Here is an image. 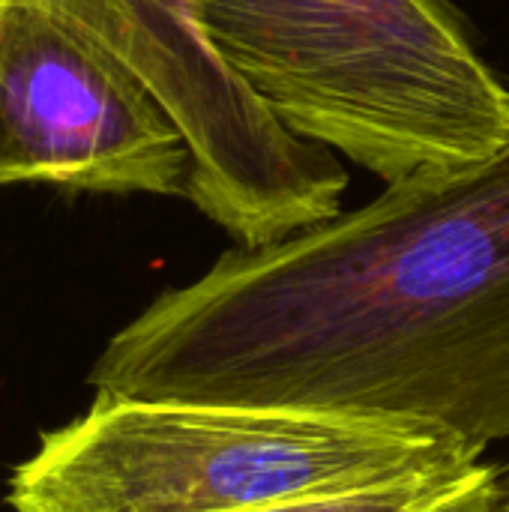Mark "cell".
Wrapping results in <instances>:
<instances>
[{"mask_svg": "<svg viewBox=\"0 0 509 512\" xmlns=\"http://www.w3.org/2000/svg\"><path fill=\"white\" fill-rule=\"evenodd\" d=\"M201 18L291 135L384 183L509 153V87L444 0H201Z\"/></svg>", "mask_w": 509, "mask_h": 512, "instance_id": "3957f363", "label": "cell"}, {"mask_svg": "<svg viewBox=\"0 0 509 512\" xmlns=\"http://www.w3.org/2000/svg\"><path fill=\"white\" fill-rule=\"evenodd\" d=\"M501 468L477 462L450 474L390 486L309 495L249 512H495Z\"/></svg>", "mask_w": 509, "mask_h": 512, "instance_id": "5b68a950", "label": "cell"}, {"mask_svg": "<svg viewBox=\"0 0 509 512\" xmlns=\"http://www.w3.org/2000/svg\"><path fill=\"white\" fill-rule=\"evenodd\" d=\"M498 512H509V462L498 477Z\"/></svg>", "mask_w": 509, "mask_h": 512, "instance_id": "8992f818", "label": "cell"}, {"mask_svg": "<svg viewBox=\"0 0 509 512\" xmlns=\"http://www.w3.org/2000/svg\"><path fill=\"white\" fill-rule=\"evenodd\" d=\"M87 384L417 417L480 453L509 441V153L222 252L120 327Z\"/></svg>", "mask_w": 509, "mask_h": 512, "instance_id": "6da1fadb", "label": "cell"}, {"mask_svg": "<svg viewBox=\"0 0 509 512\" xmlns=\"http://www.w3.org/2000/svg\"><path fill=\"white\" fill-rule=\"evenodd\" d=\"M483 462L441 423L333 408L96 396L12 468V512H249Z\"/></svg>", "mask_w": 509, "mask_h": 512, "instance_id": "7a4b0ae2", "label": "cell"}, {"mask_svg": "<svg viewBox=\"0 0 509 512\" xmlns=\"http://www.w3.org/2000/svg\"><path fill=\"white\" fill-rule=\"evenodd\" d=\"M495 512H498V510H495Z\"/></svg>", "mask_w": 509, "mask_h": 512, "instance_id": "52a82bcc", "label": "cell"}, {"mask_svg": "<svg viewBox=\"0 0 509 512\" xmlns=\"http://www.w3.org/2000/svg\"><path fill=\"white\" fill-rule=\"evenodd\" d=\"M183 129L90 27L51 0H0V186L189 195Z\"/></svg>", "mask_w": 509, "mask_h": 512, "instance_id": "277c9868", "label": "cell"}]
</instances>
